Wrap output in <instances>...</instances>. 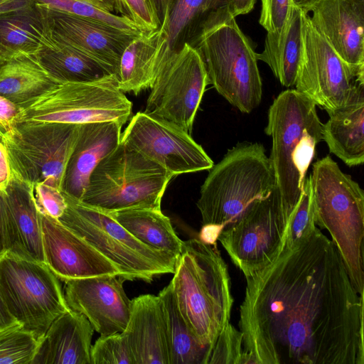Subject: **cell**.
I'll return each mask as SVG.
<instances>
[{
    "instance_id": "1",
    "label": "cell",
    "mask_w": 364,
    "mask_h": 364,
    "mask_svg": "<svg viewBox=\"0 0 364 364\" xmlns=\"http://www.w3.org/2000/svg\"><path fill=\"white\" fill-rule=\"evenodd\" d=\"M246 281L238 326L249 363L364 364L363 296L318 227Z\"/></svg>"
},
{
    "instance_id": "2",
    "label": "cell",
    "mask_w": 364,
    "mask_h": 364,
    "mask_svg": "<svg viewBox=\"0 0 364 364\" xmlns=\"http://www.w3.org/2000/svg\"><path fill=\"white\" fill-rule=\"evenodd\" d=\"M173 274L170 284L182 317L198 341L211 349L230 323L234 303L228 265L217 245L183 241Z\"/></svg>"
},
{
    "instance_id": "3",
    "label": "cell",
    "mask_w": 364,
    "mask_h": 364,
    "mask_svg": "<svg viewBox=\"0 0 364 364\" xmlns=\"http://www.w3.org/2000/svg\"><path fill=\"white\" fill-rule=\"evenodd\" d=\"M322 127L316 105L295 89L280 92L269 107L264 129L272 139L269 158L281 203L291 213L301 196L316 146L322 141Z\"/></svg>"
},
{
    "instance_id": "4",
    "label": "cell",
    "mask_w": 364,
    "mask_h": 364,
    "mask_svg": "<svg viewBox=\"0 0 364 364\" xmlns=\"http://www.w3.org/2000/svg\"><path fill=\"white\" fill-rule=\"evenodd\" d=\"M309 178L315 224L328 232L353 287L363 296V190L329 156L314 163Z\"/></svg>"
},
{
    "instance_id": "5",
    "label": "cell",
    "mask_w": 364,
    "mask_h": 364,
    "mask_svg": "<svg viewBox=\"0 0 364 364\" xmlns=\"http://www.w3.org/2000/svg\"><path fill=\"white\" fill-rule=\"evenodd\" d=\"M275 188L274 171L264 146L238 143L213 166L201 186L196 205L203 226L219 236L251 203Z\"/></svg>"
},
{
    "instance_id": "6",
    "label": "cell",
    "mask_w": 364,
    "mask_h": 364,
    "mask_svg": "<svg viewBox=\"0 0 364 364\" xmlns=\"http://www.w3.org/2000/svg\"><path fill=\"white\" fill-rule=\"evenodd\" d=\"M188 43L200 55L209 84L231 105L245 114L259 105L262 82L257 53L235 18L201 26Z\"/></svg>"
},
{
    "instance_id": "7",
    "label": "cell",
    "mask_w": 364,
    "mask_h": 364,
    "mask_svg": "<svg viewBox=\"0 0 364 364\" xmlns=\"http://www.w3.org/2000/svg\"><path fill=\"white\" fill-rule=\"evenodd\" d=\"M173 175L123 141L92 172L82 202L107 213L161 209Z\"/></svg>"
},
{
    "instance_id": "8",
    "label": "cell",
    "mask_w": 364,
    "mask_h": 364,
    "mask_svg": "<svg viewBox=\"0 0 364 364\" xmlns=\"http://www.w3.org/2000/svg\"><path fill=\"white\" fill-rule=\"evenodd\" d=\"M67 208L58 220L116 265L127 281L173 274L176 257L140 242L108 213L63 193Z\"/></svg>"
},
{
    "instance_id": "9",
    "label": "cell",
    "mask_w": 364,
    "mask_h": 364,
    "mask_svg": "<svg viewBox=\"0 0 364 364\" xmlns=\"http://www.w3.org/2000/svg\"><path fill=\"white\" fill-rule=\"evenodd\" d=\"M132 107V103L119 88L117 76L110 74L92 81L54 85L19 107L18 124L109 121L124 124Z\"/></svg>"
},
{
    "instance_id": "10",
    "label": "cell",
    "mask_w": 364,
    "mask_h": 364,
    "mask_svg": "<svg viewBox=\"0 0 364 364\" xmlns=\"http://www.w3.org/2000/svg\"><path fill=\"white\" fill-rule=\"evenodd\" d=\"M0 291L11 315L38 341L70 309L60 280L44 262L6 253L0 258Z\"/></svg>"
},
{
    "instance_id": "11",
    "label": "cell",
    "mask_w": 364,
    "mask_h": 364,
    "mask_svg": "<svg viewBox=\"0 0 364 364\" xmlns=\"http://www.w3.org/2000/svg\"><path fill=\"white\" fill-rule=\"evenodd\" d=\"M294 212L283 207L275 188L255 200L222 230L218 240L245 278L271 263L282 251Z\"/></svg>"
},
{
    "instance_id": "12",
    "label": "cell",
    "mask_w": 364,
    "mask_h": 364,
    "mask_svg": "<svg viewBox=\"0 0 364 364\" xmlns=\"http://www.w3.org/2000/svg\"><path fill=\"white\" fill-rule=\"evenodd\" d=\"M208 84L204 62L194 47L185 43L178 49L168 48L144 112L174 123L190 133Z\"/></svg>"
},
{
    "instance_id": "13",
    "label": "cell",
    "mask_w": 364,
    "mask_h": 364,
    "mask_svg": "<svg viewBox=\"0 0 364 364\" xmlns=\"http://www.w3.org/2000/svg\"><path fill=\"white\" fill-rule=\"evenodd\" d=\"M80 124L23 123L4 139L12 174L30 183L43 182L61 190Z\"/></svg>"
},
{
    "instance_id": "14",
    "label": "cell",
    "mask_w": 364,
    "mask_h": 364,
    "mask_svg": "<svg viewBox=\"0 0 364 364\" xmlns=\"http://www.w3.org/2000/svg\"><path fill=\"white\" fill-rule=\"evenodd\" d=\"M301 47L295 90L326 112L344 106L358 82L302 10Z\"/></svg>"
},
{
    "instance_id": "15",
    "label": "cell",
    "mask_w": 364,
    "mask_h": 364,
    "mask_svg": "<svg viewBox=\"0 0 364 364\" xmlns=\"http://www.w3.org/2000/svg\"><path fill=\"white\" fill-rule=\"evenodd\" d=\"M121 141L158 164L173 176L210 170L214 163L190 134L171 122L137 112Z\"/></svg>"
},
{
    "instance_id": "16",
    "label": "cell",
    "mask_w": 364,
    "mask_h": 364,
    "mask_svg": "<svg viewBox=\"0 0 364 364\" xmlns=\"http://www.w3.org/2000/svg\"><path fill=\"white\" fill-rule=\"evenodd\" d=\"M120 276L92 277L63 282L65 302L83 314L100 335L122 332L129 321L132 300Z\"/></svg>"
},
{
    "instance_id": "17",
    "label": "cell",
    "mask_w": 364,
    "mask_h": 364,
    "mask_svg": "<svg viewBox=\"0 0 364 364\" xmlns=\"http://www.w3.org/2000/svg\"><path fill=\"white\" fill-rule=\"evenodd\" d=\"M44 262L62 282L120 276L119 269L58 220L41 215Z\"/></svg>"
},
{
    "instance_id": "18",
    "label": "cell",
    "mask_w": 364,
    "mask_h": 364,
    "mask_svg": "<svg viewBox=\"0 0 364 364\" xmlns=\"http://www.w3.org/2000/svg\"><path fill=\"white\" fill-rule=\"evenodd\" d=\"M315 28L347 65L357 81L364 82V2L320 0L309 10Z\"/></svg>"
},
{
    "instance_id": "19",
    "label": "cell",
    "mask_w": 364,
    "mask_h": 364,
    "mask_svg": "<svg viewBox=\"0 0 364 364\" xmlns=\"http://www.w3.org/2000/svg\"><path fill=\"white\" fill-rule=\"evenodd\" d=\"M48 14L56 39L95 59L117 77L125 48L141 34L127 33L102 22L54 10L48 9Z\"/></svg>"
},
{
    "instance_id": "20",
    "label": "cell",
    "mask_w": 364,
    "mask_h": 364,
    "mask_svg": "<svg viewBox=\"0 0 364 364\" xmlns=\"http://www.w3.org/2000/svg\"><path fill=\"white\" fill-rule=\"evenodd\" d=\"M4 195L6 253L44 262L41 214L34 202L32 184L12 174Z\"/></svg>"
},
{
    "instance_id": "21",
    "label": "cell",
    "mask_w": 364,
    "mask_h": 364,
    "mask_svg": "<svg viewBox=\"0 0 364 364\" xmlns=\"http://www.w3.org/2000/svg\"><path fill=\"white\" fill-rule=\"evenodd\" d=\"M122 126L115 121L80 124L78 137L65 171L63 193L82 199L93 170L120 143Z\"/></svg>"
},
{
    "instance_id": "22",
    "label": "cell",
    "mask_w": 364,
    "mask_h": 364,
    "mask_svg": "<svg viewBox=\"0 0 364 364\" xmlns=\"http://www.w3.org/2000/svg\"><path fill=\"white\" fill-rule=\"evenodd\" d=\"M134 364H169L163 309L159 296L132 299L127 324L122 332Z\"/></svg>"
},
{
    "instance_id": "23",
    "label": "cell",
    "mask_w": 364,
    "mask_h": 364,
    "mask_svg": "<svg viewBox=\"0 0 364 364\" xmlns=\"http://www.w3.org/2000/svg\"><path fill=\"white\" fill-rule=\"evenodd\" d=\"M93 332L83 314L68 310L51 323L39 340L31 364H91Z\"/></svg>"
},
{
    "instance_id": "24",
    "label": "cell",
    "mask_w": 364,
    "mask_h": 364,
    "mask_svg": "<svg viewBox=\"0 0 364 364\" xmlns=\"http://www.w3.org/2000/svg\"><path fill=\"white\" fill-rule=\"evenodd\" d=\"M322 140L329 151L349 167L364 162V82H358L348 102L327 112Z\"/></svg>"
},
{
    "instance_id": "25",
    "label": "cell",
    "mask_w": 364,
    "mask_h": 364,
    "mask_svg": "<svg viewBox=\"0 0 364 364\" xmlns=\"http://www.w3.org/2000/svg\"><path fill=\"white\" fill-rule=\"evenodd\" d=\"M168 46L166 29L144 32L125 48L119 63V85L124 92L138 95L151 88Z\"/></svg>"
},
{
    "instance_id": "26",
    "label": "cell",
    "mask_w": 364,
    "mask_h": 364,
    "mask_svg": "<svg viewBox=\"0 0 364 364\" xmlns=\"http://www.w3.org/2000/svg\"><path fill=\"white\" fill-rule=\"evenodd\" d=\"M54 42L46 7L36 3L0 16V53L7 59L18 53L37 54Z\"/></svg>"
},
{
    "instance_id": "27",
    "label": "cell",
    "mask_w": 364,
    "mask_h": 364,
    "mask_svg": "<svg viewBox=\"0 0 364 364\" xmlns=\"http://www.w3.org/2000/svg\"><path fill=\"white\" fill-rule=\"evenodd\" d=\"M302 9L291 5L288 18L279 32L267 33L264 50L257 53L282 85L289 88L296 82L301 47Z\"/></svg>"
},
{
    "instance_id": "28",
    "label": "cell",
    "mask_w": 364,
    "mask_h": 364,
    "mask_svg": "<svg viewBox=\"0 0 364 364\" xmlns=\"http://www.w3.org/2000/svg\"><path fill=\"white\" fill-rule=\"evenodd\" d=\"M233 14L231 0H173L168 16L162 24L167 32L171 50L189 43L205 22L223 23Z\"/></svg>"
},
{
    "instance_id": "29",
    "label": "cell",
    "mask_w": 364,
    "mask_h": 364,
    "mask_svg": "<svg viewBox=\"0 0 364 364\" xmlns=\"http://www.w3.org/2000/svg\"><path fill=\"white\" fill-rule=\"evenodd\" d=\"M57 84L37 54L18 53L0 65V95L18 107Z\"/></svg>"
},
{
    "instance_id": "30",
    "label": "cell",
    "mask_w": 364,
    "mask_h": 364,
    "mask_svg": "<svg viewBox=\"0 0 364 364\" xmlns=\"http://www.w3.org/2000/svg\"><path fill=\"white\" fill-rule=\"evenodd\" d=\"M108 213L146 245L176 257L180 254L183 241L161 210L129 208Z\"/></svg>"
},
{
    "instance_id": "31",
    "label": "cell",
    "mask_w": 364,
    "mask_h": 364,
    "mask_svg": "<svg viewBox=\"0 0 364 364\" xmlns=\"http://www.w3.org/2000/svg\"><path fill=\"white\" fill-rule=\"evenodd\" d=\"M158 296L163 309L169 364H207L211 349L198 341L182 317L171 284Z\"/></svg>"
},
{
    "instance_id": "32",
    "label": "cell",
    "mask_w": 364,
    "mask_h": 364,
    "mask_svg": "<svg viewBox=\"0 0 364 364\" xmlns=\"http://www.w3.org/2000/svg\"><path fill=\"white\" fill-rule=\"evenodd\" d=\"M54 39V43L41 50L37 56L59 83L92 81L111 74L95 59L55 37Z\"/></svg>"
},
{
    "instance_id": "33",
    "label": "cell",
    "mask_w": 364,
    "mask_h": 364,
    "mask_svg": "<svg viewBox=\"0 0 364 364\" xmlns=\"http://www.w3.org/2000/svg\"><path fill=\"white\" fill-rule=\"evenodd\" d=\"M50 10L102 22L130 33H144L130 19L119 14L117 0H34Z\"/></svg>"
},
{
    "instance_id": "34",
    "label": "cell",
    "mask_w": 364,
    "mask_h": 364,
    "mask_svg": "<svg viewBox=\"0 0 364 364\" xmlns=\"http://www.w3.org/2000/svg\"><path fill=\"white\" fill-rule=\"evenodd\" d=\"M39 341L15 324L0 331V364H31Z\"/></svg>"
},
{
    "instance_id": "35",
    "label": "cell",
    "mask_w": 364,
    "mask_h": 364,
    "mask_svg": "<svg viewBox=\"0 0 364 364\" xmlns=\"http://www.w3.org/2000/svg\"><path fill=\"white\" fill-rule=\"evenodd\" d=\"M248 364L244 353L242 333L229 323L213 346L207 364Z\"/></svg>"
},
{
    "instance_id": "36",
    "label": "cell",
    "mask_w": 364,
    "mask_h": 364,
    "mask_svg": "<svg viewBox=\"0 0 364 364\" xmlns=\"http://www.w3.org/2000/svg\"><path fill=\"white\" fill-rule=\"evenodd\" d=\"M91 364H134L122 333L100 335L90 350Z\"/></svg>"
},
{
    "instance_id": "37",
    "label": "cell",
    "mask_w": 364,
    "mask_h": 364,
    "mask_svg": "<svg viewBox=\"0 0 364 364\" xmlns=\"http://www.w3.org/2000/svg\"><path fill=\"white\" fill-rule=\"evenodd\" d=\"M316 227L308 177L305 178L301 196L290 221L284 246H292L302 237L309 235Z\"/></svg>"
},
{
    "instance_id": "38",
    "label": "cell",
    "mask_w": 364,
    "mask_h": 364,
    "mask_svg": "<svg viewBox=\"0 0 364 364\" xmlns=\"http://www.w3.org/2000/svg\"><path fill=\"white\" fill-rule=\"evenodd\" d=\"M119 14L130 19L144 32L161 28L150 0H117Z\"/></svg>"
},
{
    "instance_id": "39",
    "label": "cell",
    "mask_w": 364,
    "mask_h": 364,
    "mask_svg": "<svg viewBox=\"0 0 364 364\" xmlns=\"http://www.w3.org/2000/svg\"><path fill=\"white\" fill-rule=\"evenodd\" d=\"M33 196L41 215L58 219L64 213L67 203L60 189L43 182L32 184Z\"/></svg>"
},
{
    "instance_id": "40",
    "label": "cell",
    "mask_w": 364,
    "mask_h": 364,
    "mask_svg": "<svg viewBox=\"0 0 364 364\" xmlns=\"http://www.w3.org/2000/svg\"><path fill=\"white\" fill-rule=\"evenodd\" d=\"M291 0H261L259 24L267 33L279 32L288 18Z\"/></svg>"
},
{
    "instance_id": "41",
    "label": "cell",
    "mask_w": 364,
    "mask_h": 364,
    "mask_svg": "<svg viewBox=\"0 0 364 364\" xmlns=\"http://www.w3.org/2000/svg\"><path fill=\"white\" fill-rule=\"evenodd\" d=\"M18 114L19 107L0 95V130L4 139L10 138L16 134Z\"/></svg>"
},
{
    "instance_id": "42",
    "label": "cell",
    "mask_w": 364,
    "mask_h": 364,
    "mask_svg": "<svg viewBox=\"0 0 364 364\" xmlns=\"http://www.w3.org/2000/svg\"><path fill=\"white\" fill-rule=\"evenodd\" d=\"M12 177L6 146L0 141V191L5 192Z\"/></svg>"
},
{
    "instance_id": "43",
    "label": "cell",
    "mask_w": 364,
    "mask_h": 364,
    "mask_svg": "<svg viewBox=\"0 0 364 364\" xmlns=\"http://www.w3.org/2000/svg\"><path fill=\"white\" fill-rule=\"evenodd\" d=\"M35 4L34 0H0V16L26 9Z\"/></svg>"
},
{
    "instance_id": "44",
    "label": "cell",
    "mask_w": 364,
    "mask_h": 364,
    "mask_svg": "<svg viewBox=\"0 0 364 364\" xmlns=\"http://www.w3.org/2000/svg\"><path fill=\"white\" fill-rule=\"evenodd\" d=\"M6 202L4 192L0 191V258L6 253Z\"/></svg>"
},
{
    "instance_id": "45",
    "label": "cell",
    "mask_w": 364,
    "mask_h": 364,
    "mask_svg": "<svg viewBox=\"0 0 364 364\" xmlns=\"http://www.w3.org/2000/svg\"><path fill=\"white\" fill-rule=\"evenodd\" d=\"M161 26L167 21L173 0H150Z\"/></svg>"
},
{
    "instance_id": "46",
    "label": "cell",
    "mask_w": 364,
    "mask_h": 364,
    "mask_svg": "<svg viewBox=\"0 0 364 364\" xmlns=\"http://www.w3.org/2000/svg\"><path fill=\"white\" fill-rule=\"evenodd\" d=\"M18 323L9 313L0 291V331Z\"/></svg>"
},
{
    "instance_id": "47",
    "label": "cell",
    "mask_w": 364,
    "mask_h": 364,
    "mask_svg": "<svg viewBox=\"0 0 364 364\" xmlns=\"http://www.w3.org/2000/svg\"><path fill=\"white\" fill-rule=\"evenodd\" d=\"M234 16L250 12L257 0H231Z\"/></svg>"
},
{
    "instance_id": "48",
    "label": "cell",
    "mask_w": 364,
    "mask_h": 364,
    "mask_svg": "<svg viewBox=\"0 0 364 364\" xmlns=\"http://www.w3.org/2000/svg\"><path fill=\"white\" fill-rule=\"evenodd\" d=\"M318 1L320 0H291V2L304 11L309 12L310 9Z\"/></svg>"
},
{
    "instance_id": "49",
    "label": "cell",
    "mask_w": 364,
    "mask_h": 364,
    "mask_svg": "<svg viewBox=\"0 0 364 364\" xmlns=\"http://www.w3.org/2000/svg\"><path fill=\"white\" fill-rule=\"evenodd\" d=\"M7 58L0 53V65H1Z\"/></svg>"
},
{
    "instance_id": "50",
    "label": "cell",
    "mask_w": 364,
    "mask_h": 364,
    "mask_svg": "<svg viewBox=\"0 0 364 364\" xmlns=\"http://www.w3.org/2000/svg\"><path fill=\"white\" fill-rule=\"evenodd\" d=\"M4 134H3V133L0 130V141L4 142Z\"/></svg>"
},
{
    "instance_id": "51",
    "label": "cell",
    "mask_w": 364,
    "mask_h": 364,
    "mask_svg": "<svg viewBox=\"0 0 364 364\" xmlns=\"http://www.w3.org/2000/svg\"><path fill=\"white\" fill-rule=\"evenodd\" d=\"M358 1L364 2V0H358Z\"/></svg>"
}]
</instances>
